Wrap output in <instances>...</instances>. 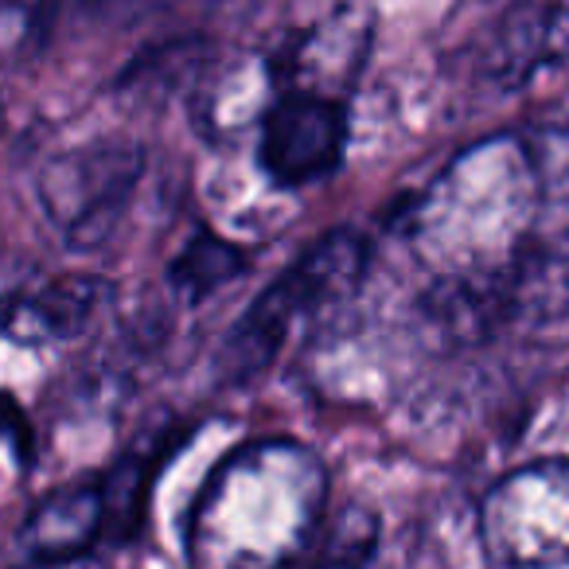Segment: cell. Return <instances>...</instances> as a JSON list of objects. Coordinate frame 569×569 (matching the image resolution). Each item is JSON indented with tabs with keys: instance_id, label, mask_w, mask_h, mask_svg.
I'll return each instance as SVG.
<instances>
[{
	"instance_id": "obj_1",
	"label": "cell",
	"mask_w": 569,
	"mask_h": 569,
	"mask_svg": "<svg viewBox=\"0 0 569 569\" xmlns=\"http://www.w3.org/2000/svg\"><path fill=\"white\" fill-rule=\"evenodd\" d=\"M449 320L496 309L569 222L546 188L535 129L499 133L445 164L406 222Z\"/></svg>"
},
{
	"instance_id": "obj_2",
	"label": "cell",
	"mask_w": 569,
	"mask_h": 569,
	"mask_svg": "<svg viewBox=\"0 0 569 569\" xmlns=\"http://www.w3.org/2000/svg\"><path fill=\"white\" fill-rule=\"evenodd\" d=\"M325 507L328 468L305 441L238 445L183 515L188 569H305L320 546Z\"/></svg>"
},
{
	"instance_id": "obj_3",
	"label": "cell",
	"mask_w": 569,
	"mask_h": 569,
	"mask_svg": "<svg viewBox=\"0 0 569 569\" xmlns=\"http://www.w3.org/2000/svg\"><path fill=\"white\" fill-rule=\"evenodd\" d=\"M367 269V242L356 230H328L273 284H266L250 309L234 320L214 356V371L227 387L253 382L273 367L284 340L301 320L356 293Z\"/></svg>"
},
{
	"instance_id": "obj_4",
	"label": "cell",
	"mask_w": 569,
	"mask_h": 569,
	"mask_svg": "<svg viewBox=\"0 0 569 569\" xmlns=\"http://www.w3.org/2000/svg\"><path fill=\"white\" fill-rule=\"evenodd\" d=\"M141 172V144L129 137H98L56 152L36 176V196L71 250H98L118 230Z\"/></svg>"
},
{
	"instance_id": "obj_5",
	"label": "cell",
	"mask_w": 569,
	"mask_h": 569,
	"mask_svg": "<svg viewBox=\"0 0 569 569\" xmlns=\"http://www.w3.org/2000/svg\"><path fill=\"white\" fill-rule=\"evenodd\" d=\"M483 569H569V460H535L480 503Z\"/></svg>"
},
{
	"instance_id": "obj_6",
	"label": "cell",
	"mask_w": 569,
	"mask_h": 569,
	"mask_svg": "<svg viewBox=\"0 0 569 569\" xmlns=\"http://www.w3.org/2000/svg\"><path fill=\"white\" fill-rule=\"evenodd\" d=\"M348 106L281 90L258 121V164L277 188H309L343 164Z\"/></svg>"
},
{
	"instance_id": "obj_7",
	"label": "cell",
	"mask_w": 569,
	"mask_h": 569,
	"mask_svg": "<svg viewBox=\"0 0 569 569\" xmlns=\"http://www.w3.org/2000/svg\"><path fill=\"white\" fill-rule=\"evenodd\" d=\"M375 36V12L371 9H340L312 24L305 36L289 43L281 59H273L269 79L273 94L297 90V94H317L343 102L348 87L356 82L359 67L367 59Z\"/></svg>"
},
{
	"instance_id": "obj_8",
	"label": "cell",
	"mask_w": 569,
	"mask_h": 569,
	"mask_svg": "<svg viewBox=\"0 0 569 569\" xmlns=\"http://www.w3.org/2000/svg\"><path fill=\"white\" fill-rule=\"evenodd\" d=\"M113 284L106 277L71 273L24 289L0 309V336L20 348H56L90 332L98 317L113 305Z\"/></svg>"
},
{
	"instance_id": "obj_9",
	"label": "cell",
	"mask_w": 569,
	"mask_h": 569,
	"mask_svg": "<svg viewBox=\"0 0 569 569\" xmlns=\"http://www.w3.org/2000/svg\"><path fill=\"white\" fill-rule=\"evenodd\" d=\"M106 491L94 483H74L56 496H48L24 519V546L32 561H71L90 553L87 546L102 530Z\"/></svg>"
},
{
	"instance_id": "obj_10",
	"label": "cell",
	"mask_w": 569,
	"mask_h": 569,
	"mask_svg": "<svg viewBox=\"0 0 569 569\" xmlns=\"http://www.w3.org/2000/svg\"><path fill=\"white\" fill-rule=\"evenodd\" d=\"M250 269V253L242 246L219 242V238H196L188 250L180 253V261L172 266V284L183 297L199 301V297L214 293L219 284L234 281L238 273Z\"/></svg>"
},
{
	"instance_id": "obj_11",
	"label": "cell",
	"mask_w": 569,
	"mask_h": 569,
	"mask_svg": "<svg viewBox=\"0 0 569 569\" xmlns=\"http://www.w3.org/2000/svg\"><path fill=\"white\" fill-rule=\"evenodd\" d=\"M375 538H379L375 515L363 507H348L332 535L320 538L317 553L305 569H367L375 553Z\"/></svg>"
},
{
	"instance_id": "obj_12",
	"label": "cell",
	"mask_w": 569,
	"mask_h": 569,
	"mask_svg": "<svg viewBox=\"0 0 569 569\" xmlns=\"http://www.w3.org/2000/svg\"><path fill=\"white\" fill-rule=\"evenodd\" d=\"M43 40V12L24 4H0V59H20Z\"/></svg>"
},
{
	"instance_id": "obj_13",
	"label": "cell",
	"mask_w": 569,
	"mask_h": 569,
	"mask_svg": "<svg viewBox=\"0 0 569 569\" xmlns=\"http://www.w3.org/2000/svg\"><path fill=\"white\" fill-rule=\"evenodd\" d=\"M32 569H110V566L90 558V553H82V558H71V561H32Z\"/></svg>"
}]
</instances>
